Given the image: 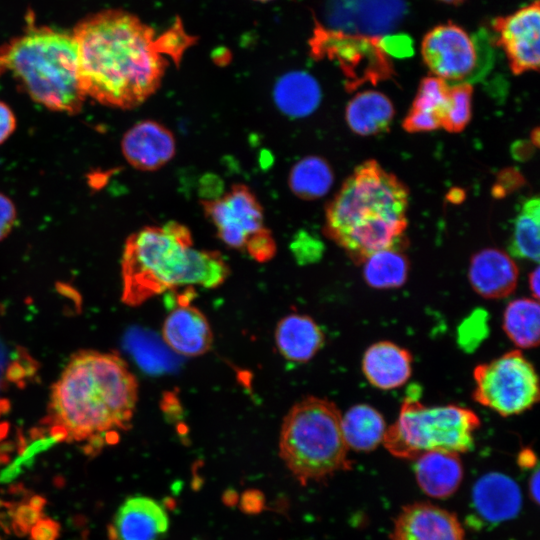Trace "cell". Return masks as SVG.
<instances>
[{"instance_id":"6da1fadb","label":"cell","mask_w":540,"mask_h":540,"mask_svg":"<svg viewBox=\"0 0 540 540\" xmlns=\"http://www.w3.org/2000/svg\"><path fill=\"white\" fill-rule=\"evenodd\" d=\"M74 39L81 88L106 106L133 108L160 85L167 65L162 35L138 17L105 10L80 21Z\"/></svg>"},{"instance_id":"7a4b0ae2","label":"cell","mask_w":540,"mask_h":540,"mask_svg":"<svg viewBox=\"0 0 540 540\" xmlns=\"http://www.w3.org/2000/svg\"><path fill=\"white\" fill-rule=\"evenodd\" d=\"M137 399V380L121 357L82 350L53 384L49 416L61 438L100 442L129 427Z\"/></svg>"},{"instance_id":"3957f363","label":"cell","mask_w":540,"mask_h":540,"mask_svg":"<svg viewBox=\"0 0 540 540\" xmlns=\"http://www.w3.org/2000/svg\"><path fill=\"white\" fill-rule=\"evenodd\" d=\"M409 193L375 160L357 166L326 208L325 233L356 263L403 247Z\"/></svg>"},{"instance_id":"277c9868","label":"cell","mask_w":540,"mask_h":540,"mask_svg":"<svg viewBox=\"0 0 540 540\" xmlns=\"http://www.w3.org/2000/svg\"><path fill=\"white\" fill-rule=\"evenodd\" d=\"M121 268L122 300L129 306H138L176 286L215 288L229 274L218 252L194 248L189 230L174 221L148 226L129 236Z\"/></svg>"},{"instance_id":"5b68a950","label":"cell","mask_w":540,"mask_h":540,"mask_svg":"<svg viewBox=\"0 0 540 540\" xmlns=\"http://www.w3.org/2000/svg\"><path fill=\"white\" fill-rule=\"evenodd\" d=\"M4 75L52 111L76 114L86 99L71 32L32 27L0 45V77Z\"/></svg>"},{"instance_id":"8992f818","label":"cell","mask_w":540,"mask_h":540,"mask_svg":"<svg viewBox=\"0 0 540 540\" xmlns=\"http://www.w3.org/2000/svg\"><path fill=\"white\" fill-rule=\"evenodd\" d=\"M279 449L287 467L302 483L350 467L341 414L327 399L306 397L290 409L282 424Z\"/></svg>"},{"instance_id":"52a82bcc","label":"cell","mask_w":540,"mask_h":540,"mask_svg":"<svg viewBox=\"0 0 540 540\" xmlns=\"http://www.w3.org/2000/svg\"><path fill=\"white\" fill-rule=\"evenodd\" d=\"M478 416L469 408L425 406L412 393L403 402L397 420L386 429L383 444L395 457L414 459L429 451L462 453L474 445Z\"/></svg>"},{"instance_id":"ba28073f","label":"cell","mask_w":540,"mask_h":540,"mask_svg":"<svg viewBox=\"0 0 540 540\" xmlns=\"http://www.w3.org/2000/svg\"><path fill=\"white\" fill-rule=\"evenodd\" d=\"M473 377L474 400L502 416L523 413L539 399L534 366L519 350L479 364Z\"/></svg>"},{"instance_id":"9c48e42d","label":"cell","mask_w":540,"mask_h":540,"mask_svg":"<svg viewBox=\"0 0 540 540\" xmlns=\"http://www.w3.org/2000/svg\"><path fill=\"white\" fill-rule=\"evenodd\" d=\"M309 43L315 58H326L338 64L348 91L365 83L375 85L395 75L389 55L380 44V37L346 33L317 23Z\"/></svg>"},{"instance_id":"30bf717a","label":"cell","mask_w":540,"mask_h":540,"mask_svg":"<svg viewBox=\"0 0 540 540\" xmlns=\"http://www.w3.org/2000/svg\"><path fill=\"white\" fill-rule=\"evenodd\" d=\"M480 43L478 36H471L463 27L449 21L425 34L421 55L436 77L446 82L462 83L478 72Z\"/></svg>"},{"instance_id":"8fae6325","label":"cell","mask_w":540,"mask_h":540,"mask_svg":"<svg viewBox=\"0 0 540 540\" xmlns=\"http://www.w3.org/2000/svg\"><path fill=\"white\" fill-rule=\"evenodd\" d=\"M204 208L220 239L230 247L247 251L269 233L261 205L246 186L236 185L220 198L205 201Z\"/></svg>"},{"instance_id":"7c38bea8","label":"cell","mask_w":540,"mask_h":540,"mask_svg":"<svg viewBox=\"0 0 540 540\" xmlns=\"http://www.w3.org/2000/svg\"><path fill=\"white\" fill-rule=\"evenodd\" d=\"M498 44L516 75L537 71L540 61V4L538 0L492 21Z\"/></svg>"},{"instance_id":"4fadbf2b","label":"cell","mask_w":540,"mask_h":540,"mask_svg":"<svg viewBox=\"0 0 540 540\" xmlns=\"http://www.w3.org/2000/svg\"><path fill=\"white\" fill-rule=\"evenodd\" d=\"M404 13L403 0H328L326 4L331 29L371 37L391 32Z\"/></svg>"},{"instance_id":"5bb4252c","label":"cell","mask_w":540,"mask_h":540,"mask_svg":"<svg viewBox=\"0 0 540 540\" xmlns=\"http://www.w3.org/2000/svg\"><path fill=\"white\" fill-rule=\"evenodd\" d=\"M391 540H464V530L455 514L431 503H414L398 514Z\"/></svg>"},{"instance_id":"9a60e30c","label":"cell","mask_w":540,"mask_h":540,"mask_svg":"<svg viewBox=\"0 0 540 540\" xmlns=\"http://www.w3.org/2000/svg\"><path fill=\"white\" fill-rule=\"evenodd\" d=\"M121 148L130 165L139 170L153 171L172 159L176 144L173 134L165 126L144 120L126 131Z\"/></svg>"},{"instance_id":"2e32d148","label":"cell","mask_w":540,"mask_h":540,"mask_svg":"<svg viewBox=\"0 0 540 540\" xmlns=\"http://www.w3.org/2000/svg\"><path fill=\"white\" fill-rule=\"evenodd\" d=\"M518 276L516 263L502 250L486 248L471 258L469 282L474 291L484 298L507 297L515 290Z\"/></svg>"},{"instance_id":"e0dca14e","label":"cell","mask_w":540,"mask_h":540,"mask_svg":"<svg viewBox=\"0 0 540 540\" xmlns=\"http://www.w3.org/2000/svg\"><path fill=\"white\" fill-rule=\"evenodd\" d=\"M162 335L165 343L182 356L205 354L213 342L212 330L205 315L191 305H180L166 317Z\"/></svg>"},{"instance_id":"ac0fdd59","label":"cell","mask_w":540,"mask_h":540,"mask_svg":"<svg viewBox=\"0 0 540 540\" xmlns=\"http://www.w3.org/2000/svg\"><path fill=\"white\" fill-rule=\"evenodd\" d=\"M169 527L165 509L152 498L130 497L118 508L114 519L117 540H162Z\"/></svg>"},{"instance_id":"d6986e66","label":"cell","mask_w":540,"mask_h":540,"mask_svg":"<svg viewBox=\"0 0 540 540\" xmlns=\"http://www.w3.org/2000/svg\"><path fill=\"white\" fill-rule=\"evenodd\" d=\"M362 369L374 387L391 390L403 386L412 373V356L408 350L390 341L371 345L364 353Z\"/></svg>"},{"instance_id":"ffe728a7","label":"cell","mask_w":540,"mask_h":540,"mask_svg":"<svg viewBox=\"0 0 540 540\" xmlns=\"http://www.w3.org/2000/svg\"><path fill=\"white\" fill-rule=\"evenodd\" d=\"M472 498L478 514L491 523L513 518L522 502L517 483L500 473L481 477L473 488Z\"/></svg>"},{"instance_id":"44dd1931","label":"cell","mask_w":540,"mask_h":540,"mask_svg":"<svg viewBox=\"0 0 540 540\" xmlns=\"http://www.w3.org/2000/svg\"><path fill=\"white\" fill-rule=\"evenodd\" d=\"M415 459L416 479L427 495L446 498L457 490L463 478V466L457 453L429 451Z\"/></svg>"},{"instance_id":"7402d4cb","label":"cell","mask_w":540,"mask_h":540,"mask_svg":"<svg viewBox=\"0 0 540 540\" xmlns=\"http://www.w3.org/2000/svg\"><path fill=\"white\" fill-rule=\"evenodd\" d=\"M275 343L286 359L293 362H307L322 348L324 335L311 317L290 314L278 322Z\"/></svg>"},{"instance_id":"603a6c76","label":"cell","mask_w":540,"mask_h":540,"mask_svg":"<svg viewBox=\"0 0 540 540\" xmlns=\"http://www.w3.org/2000/svg\"><path fill=\"white\" fill-rule=\"evenodd\" d=\"M273 99L276 107L290 118L311 115L319 106L322 92L317 80L305 71H291L275 83Z\"/></svg>"},{"instance_id":"cb8c5ba5","label":"cell","mask_w":540,"mask_h":540,"mask_svg":"<svg viewBox=\"0 0 540 540\" xmlns=\"http://www.w3.org/2000/svg\"><path fill=\"white\" fill-rule=\"evenodd\" d=\"M394 114L391 100L383 93L373 90L357 93L347 104L345 112L349 128L362 136L386 132Z\"/></svg>"},{"instance_id":"d4e9b609","label":"cell","mask_w":540,"mask_h":540,"mask_svg":"<svg viewBox=\"0 0 540 540\" xmlns=\"http://www.w3.org/2000/svg\"><path fill=\"white\" fill-rule=\"evenodd\" d=\"M341 429L348 448L368 452L383 442L387 428L379 411L370 405L358 404L341 416Z\"/></svg>"},{"instance_id":"484cf974","label":"cell","mask_w":540,"mask_h":540,"mask_svg":"<svg viewBox=\"0 0 540 540\" xmlns=\"http://www.w3.org/2000/svg\"><path fill=\"white\" fill-rule=\"evenodd\" d=\"M503 329L519 348H534L539 343L540 308L534 298L511 301L503 314Z\"/></svg>"},{"instance_id":"4316f807","label":"cell","mask_w":540,"mask_h":540,"mask_svg":"<svg viewBox=\"0 0 540 540\" xmlns=\"http://www.w3.org/2000/svg\"><path fill=\"white\" fill-rule=\"evenodd\" d=\"M409 262L402 248L393 247L377 251L363 261L366 283L377 289L402 286L408 277Z\"/></svg>"},{"instance_id":"83f0119b","label":"cell","mask_w":540,"mask_h":540,"mask_svg":"<svg viewBox=\"0 0 540 540\" xmlns=\"http://www.w3.org/2000/svg\"><path fill=\"white\" fill-rule=\"evenodd\" d=\"M333 180V172L329 163L319 156L302 158L292 167L289 174V185L292 192L307 200L326 195Z\"/></svg>"},{"instance_id":"f1b7e54d","label":"cell","mask_w":540,"mask_h":540,"mask_svg":"<svg viewBox=\"0 0 540 540\" xmlns=\"http://www.w3.org/2000/svg\"><path fill=\"white\" fill-rule=\"evenodd\" d=\"M540 201L538 197L525 200L517 214L509 251L518 258L539 260Z\"/></svg>"},{"instance_id":"f546056e","label":"cell","mask_w":540,"mask_h":540,"mask_svg":"<svg viewBox=\"0 0 540 540\" xmlns=\"http://www.w3.org/2000/svg\"><path fill=\"white\" fill-rule=\"evenodd\" d=\"M473 87L468 82L449 86L442 125L447 132H461L471 119Z\"/></svg>"},{"instance_id":"4dcf8cb0","label":"cell","mask_w":540,"mask_h":540,"mask_svg":"<svg viewBox=\"0 0 540 540\" xmlns=\"http://www.w3.org/2000/svg\"><path fill=\"white\" fill-rule=\"evenodd\" d=\"M449 85L436 76H428L421 80L411 109L436 115L441 119L446 108Z\"/></svg>"},{"instance_id":"1f68e13d","label":"cell","mask_w":540,"mask_h":540,"mask_svg":"<svg viewBox=\"0 0 540 540\" xmlns=\"http://www.w3.org/2000/svg\"><path fill=\"white\" fill-rule=\"evenodd\" d=\"M44 500L34 497L28 504H22L13 513V528L21 534L27 532L41 518Z\"/></svg>"},{"instance_id":"d6a6232c","label":"cell","mask_w":540,"mask_h":540,"mask_svg":"<svg viewBox=\"0 0 540 540\" xmlns=\"http://www.w3.org/2000/svg\"><path fill=\"white\" fill-rule=\"evenodd\" d=\"M441 127V119L432 114L410 109L403 121V128L410 133L428 132Z\"/></svg>"},{"instance_id":"836d02e7","label":"cell","mask_w":540,"mask_h":540,"mask_svg":"<svg viewBox=\"0 0 540 540\" xmlns=\"http://www.w3.org/2000/svg\"><path fill=\"white\" fill-rule=\"evenodd\" d=\"M16 221V208L10 198L0 193V240L12 230Z\"/></svg>"},{"instance_id":"e575fe53","label":"cell","mask_w":540,"mask_h":540,"mask_svg":"<svg viewBox=\"0 0 540 540\" xmlns=\"http://www.w3.org/2000/svg\"><path fill=\"white\" fill-rule=\"evenodd\" d=\"M380 44L388 55L403 57L412 52L410 39L402 35L380 38Z\"/></svg>"},{"instance_id":"d590c367","label":"cell","mask_w":540,"mask_h":540,"mask_svg":"<svg viewBox=\"0 0 540 540\" xmlns=\"http://www.w3.org/2000/svg\"><path fill=\"white\" fill-rule=\"evenodd\" d=\"M60 526L49 518H40L30 529L32 540H57Z\"/></svg>"},{"instance_id":"8d00e7d4","label":"cell","mask_w":540,"mask_h":540,"mask_svg":"<svg viewBox=\"0 0 540 540\" xmlns=\"http://www.w3.org/2000/svg\"><path fill=\"white\" fill-rule=\"evenodd\" d=\"M16 128V118L11 108L0 101V144L6 141Z\"/></svg>"},{"instance_id":"74e56055","label":"cell","mask_w":540,"mask_h":540,"mask_svg":"<svg viewBox=\"0 0 540 540\" xmlns=\"http://www.w3.org/2000/svg\"><path fill=\"white\" fill-rule=\"evenodd\" d=\"M262 494L258 491H247L243 494L241 506L244 511L249 513L259 512L263 506Z\"/></svg>"},{"instance_id":"f35d334b","label":"cell","mask_w":540,"mask_h":540,"mask_svg":"<svg viewBox=\"0 0 540 540\" xmlns=\"http://www.w3.org/2000/svg\"><path fill=\"white\" fill-rule=\"evenodd\" d=\"M539 477V470L536 468L529 482V492L536 503L539 502Z\"/></svg>"},{"instance_id":"ab89813d","label":"cell","mask_w":540,"mask_h":540,"mask_svg":"<svg viewBox=\"0 0 540 540\" xmlns=\"http://www.w3.org/2000/svg\"><path fill=\"white\" fill-rule=\"evenodd\" d=\"M539 277V267L537 266L529 275V288L535 300L539 298Z\"/></svg>"},{"instance_id":"60d3db41","label":"cell","mask_w":540,"mask_h":540,"mask_svg":"<svg viewBox=\"0 0 540 540\" xmlns=\"http://www.w3.org/2000/svg\"><path fill=\"white\" fill-rule=\"evenodd\" d=\"M518 462L521 466L532 467L536 463V458L532 451L524 450L520 453Z\"/></svg>"},{"instance_id":"b9f144b4","label":"cell","mask_w":540,"mask_h":540,"mask_svg":"<svg viewBox=\"0 0 540 540\" xmlns=\"http://www.w3.org/2000/svg\"><path fill=\"white\" fill-rule=\"evenodd\" d=\"M439 1H441L443 3H446V4H450V5H460L465 0H439Z\"/></svg>"},{"instance_id":"7bdbcfd3","label":"cell","mask_w":540,"mask_h":540,"mask_svg":"<svg viewBox=\"0 0 540 540\" xmlns=\"http://www.w3.org/2000/svg\"><path fill=\"white\" fill-rule=\"evenodd\" d=\"M256 1L266 2V1H270V0H256Z\"/></svg>"}]
</instances>
